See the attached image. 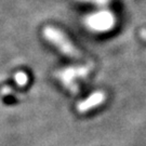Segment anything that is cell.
I'll return each instance as SVG.
<instances>
[{"instance_id": "obj_1", "label": "cell", "mask_w": 146, "mask_h": 146, "mask_svg": "<svg viewBox=\"0 0 146 146\" xmlns=\"http://www.w3.org/2000/svg\"><path fill=\"white\" fill-rule=\"evenodd\" d=\"M43 36L64 54L70 58H80V52L60 29L52 26H47L43 29Z\"/></svg>"}, {"instance_id": "obj_2", "label": "cell", "mask_w": 146, "mask_h": 146, "mask_svg": "<svg viewBox=\"0 0 146 146\" xmlns=\"http://www.w3.org/2000/svg\"><path fill=\"white\" fill-rule=\"evenodd\" d=\"M115 24V17L108 11L93 13L87 19V25L96 31H106Z\"/></svg>"}, {"instance_id": "obj_3", "label": "cell", "mask_w": 146, "mask_h": 146, "mask_svg": "<svg viewBox=\"0 0 146 146\" xmlns=\"http://www.w3.org/2000/svg\"><path fill=\"white\" fill-rule=\"evenodd\" d=\"M89 70H90V68L87 67V66L67 68V69L61 72L58 77L61 79V81H63L64 84H66L70 90H76V87H75L76 79L84 77L86 75H88Z\"/></svg>"}, {"instance_id": "obj_4", "label": "cell", "mask_w": 146, "mask_h": 146, "mask_svg": "<svg viewBox=\"0 0 146 146\" xmlns=\"http://www.w3.org/2000/svg\"><path fill=\"white\" fill-rule=\"evenodd\" d=\"M105 98H106V95H105L104 92H102V91L94 92L89 98H87V99L84 100L82 102H80L77 105V110H78L79 113L89 111L90 110H92L93 107H96V106L102 104L104 102Z\"/></svg>"}, {"instance_id": "obj_5", "label": "cell", "mask_w": 146, "mask_h": 146, "mask_svg": "<svg viewBox=\"0 0 146 146\" xmlns=\"http://www.w3.org/2000/svg\"><path fill=\"white\" fill-rule=\"evenodd\" d=\"M15 81L17 84H20V86H25L27 84V81H28V77H27V75L25 73H23V72H20V73H16L15 74Z\"/></svg>"}, {"instance_id": "obj_6", "label": "cell", "mask_w": 146, "mask_h": 146, "mask_svg": "<svg viewBox=\"0 0 146 146\" xmlns=\"http://www.w3.org/2000/svg\"><path fill=\"white\" fill-rule=\"evenodd\" d=\"M84 1H90V2H93V3H96V5H106L110 0H84Z\"/></svg>"}]
</instances>
